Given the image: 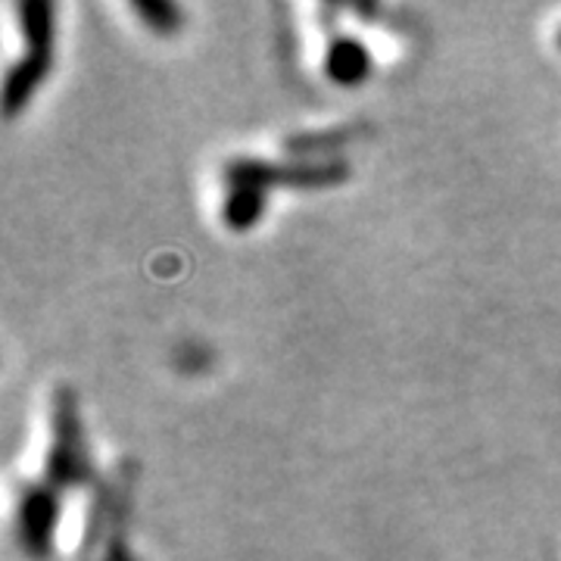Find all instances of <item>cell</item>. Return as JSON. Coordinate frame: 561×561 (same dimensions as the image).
<instances>
[{
    "mask_svg": "<svg viewBox=\"0 0 561 561\" xmlns=\"http://www.w3.org/2000/svg\"><path fill=\"white\" fill-rule=\"evenodd\" d=\"M131 10L160 38H169V35H179L181 32L184 10H181L179 3H169V0H135Z\"/></svg>",
    "mask_w": 561,
    "mask_h": 561,
    "instance_id": "ba28073f",
    "label": "cell"
},
{
    "mask_svg": "<svg viewBox=\"0 0 561 561\" xmlns=\"http://www.w3.org/2000/svg\"><path fill=\"white\" fill-rule=\"evenodd\" d=\"M54 69V50H25L3 79V116L16 119Z\"/></svg>",
    "mask_w": 561,
    "mask_h": 561,
    "instance_id": "277c9868",
    "label": "cell"
},
{
    "mask_svg": "<svg viewBox=\"0 0 561 561\" xmlns=\"http://www.w3.org/2000/svg\"><path fill=\"white\" fill-rule=\"evenodd\" d=\"M20 35L25 50H54L57 38V7L47 0H22L16 7Z\"/></svg>",
    "mask_w": 561,
    "mask_h": 561,
    "instance_id": "52a82bcc",
    "label": "cell"
},
{
    "mask_svg": "<svg viewBox=\"0 0 561 561\" xmlns=\"http://www.w3.org/2000/svg\"><path fill=\"white\" fill-rule=\"evenodd\" d=\"M60 515V490H54L47 481L22 483L16 500V542L28 559L47 561L54 556Z\"/></svg>",
    "mask_w": 561,
    "mask_h": 561,
    "instance_id": "3957f363",
    "label": "cell"
},
{
    "mask_svg": "<svg viewBox=\"0 0 561 561\" xmlns=\"http://www.w3.org/2000/svg\"><path fill=\"white\" fill-rule=\"evenodd\" d=\"M44 481L60 493L94 481V465L81 427L79 397L69 387H57L50 402V449L44 459Z\"/></svg>",
    "mask_w": 561,
    "mask_h": 561,
    "instance_id": "6da1fadb",
    "label": "cell"
},
{
    "mask_svg": "<svg viewBox=\"0 0 561 561\" xmlns=\"http://www.w3.org/2000/svg\"><path fill=\"white\" fill-rule=\"evenodd\" d=\"M268 209V191L262 187H231L221 201V225L228 231H253Z\"/></svg>",
    "mask_w": 561,
    "mask_h": 561,
    "instance_id": "8992f818",
    "label": "cell"
},
{
    "mask_svg": "<svg viewBox=\"0 0 561 561\" xmlns=\"http://www.w3.org/2000/svg\"><path fill=\"white\" fill-rule=\"evenodd\" d=\"M228 187H334L350 179V165L341 160L324 162H265L256 157H234L221 165Z\"/></svg>",
    "mask_w": 561,
    "mask_h": 561,
    "instance_id": "7a4b0ae2",
    "label": "cell"
},
{
    "mask_svg": "<svg viewBox=\"0 0 561 561\" xmlns=\"http://www.w3.org/2000/svg\"><path fill=\"white\" fill-rule=\"evenodd\" d=\"M321 69L328 81H334L337 88H362L375 72V57L365 47V41L353 38V35H337L331 38Z\"/></svg>",
    "mask_w": 561,
    "mask_h": 561,
    "instance_id": "5b68a950",
    "label": "cell"
},
{
    "mask_svg": "<svg viewBox=\"0 0 561 561\" xmlns=\"http://www.w3.org/2000/svg\"><path fill=\"white\" fill-rule=\"evenodd\" d=\"M559 47H561V32H559Z\"/></svg>",
    "mask_w": 561,
    "mask_h": 561,
    "instance_id": "30bf717a",
    "label": "cell"
},
{
    "mask_svg": "<svg viewBox=\"0 0 561 561\" xmlns=\"http://www.w3.org/2000/svg\"><path fill=\"white\" fill-rule=\"evenodd\" d=\"M103 561H138L131 556V549H128V540H125V534H122V524H116V530L110 534Z\"/></svg>",
    "mask_w": 561,
    "mask_h": 561,
    "instance_id": "9c48e42d",
    "label": "cell"
}]
</instances>
